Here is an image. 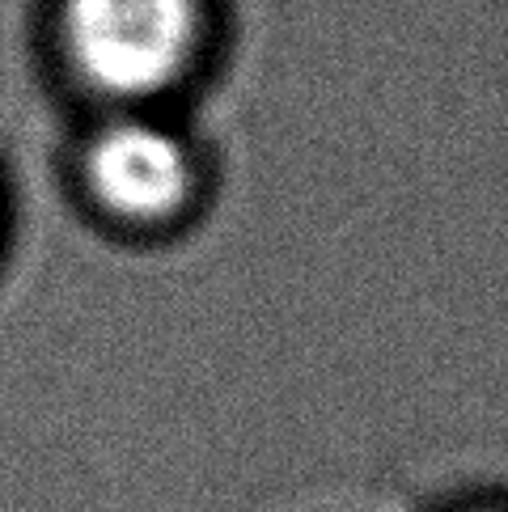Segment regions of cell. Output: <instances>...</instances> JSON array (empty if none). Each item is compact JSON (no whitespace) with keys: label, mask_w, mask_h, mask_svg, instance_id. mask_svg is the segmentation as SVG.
Listing matches in <instances>:
<instances>
[{"label":"cell","mask_w":508,"mask_h":512,"mask_svg":"<svg viewBox=\"0 0 508 512\" xmlns=\"http://www.w3.org/2000/svg\"><path fill=\"white\" fill-rule=\"evenodd\" d=\"M64 51L106 98H153L199 47V0H64Z\"/></svg>","instance_id":"cell-1"},{"label":"cell","mask_w":508,"mask_h":512,"mask_svg":"<svg viewBox=\"0 0 508 512\" xmlns=\"http://www.w3.org/2000/svg\"><path fill=\"white\" fill-rule=\"evenodd\" d=\"M85 182L111 216L153 225L187 204L191 157L166 127L149 119H119L89 140Z\"/></svg>","instance_id":"cell-2"}]
</instances>
